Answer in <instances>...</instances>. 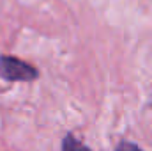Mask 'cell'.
Instances as JSON below:
<instances>
[{
    "label": "cell",
    "mask_w": 152,
    "mask_h": 151,
    "mask_svg": "<svg viewBox=\"0 0 152 151\" xmlns=\"http://www.w3.org/2000/svg\"><path fill=\"white\" fill-rule=\"evenodd\" d=\"M115 151H142L136 144H133V142H127V141H124V142H120L118 146H117V150Z\"/></svg>",
    "instance_id": "obj_3"
},
{
    "label": "cell",
    "mask_w": 152,
    "mask_h": 151,
    "mask_svg": "<svg viewBox=\"0 0 152 151\" xmlns=\"http://www.w3.org/2000/svg\"><path fill=\"white\" fill-rule=\"evenodd\" d=\"M0 76L9 82H32L39 76V71L14 55H0Z\"/></svg>",
    "instance_id": "obj_1"
},
{
    "label": "cell",
    "mask_w": 152,
    "mask_h": 151,
    "mask_svg": "<svg viewBox=\"0 0 152 151\" xmlns=\"http://www.w3.org/2000/svg\"><path fill=\"white\" fill-rule=\"evenodd\" d=\"M62 151H90L87 144H83L80 139H76L75 135H66L62 141Z\"/></svg>",
    "instance_id": "obj_2"
}]
</instances>
